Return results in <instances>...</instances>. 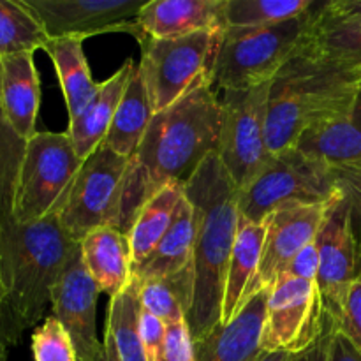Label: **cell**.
Segmentation results:
<instances>
[{
    "mask_svg": "<svg viewBox=\"0 0 361 361\" xmlns=\"http://www.w3.org/2000/svg\"><path fill=\"white\" fill-rule=\"evenodd\" d=\"M30 348L34 361H78L69 331L53 314L35 328Z\"/></svg>",
    "mask_w": 361,
    "mask_h": 361,
    "instance_id": "obj_33",
    "label": "cell"
},
{
    "mask_svg": "<svg viewBox=\"0 0 361 361\" xmlns=\"http://www.w3.org/2000/svg\"><path fill=\"white\" fill-rule=\"evenodd\" d=\"M270 288H263L229 323H219L194 341V361H257L263 355L261 337L267 321Z\"/></svg>",
    "mask_w": 361,
    "mask_h": 361,
    "instance_id": "obj_16",
    "label": "cell"
},
{
    "mask_svg": "<svg viewBox=\"0 0 361 361\" xmlns=\"http://www.w3.org/2000/svg\"><path fill=\"white\" fill-rule=\"evenodd\" d=\"M4 296H6V291H4V286L0 282V312H2V303H4ZM0 361H4V349H2V334H0Z\"/></svg>",
    "mask_w": 361,
    "mask_h": 361,
    "instance_id": "obj_44",
    "label": "cell"
},
{
    "mask_svg": "<svg viewBox=\"0 0 361 361\" xmlns=\"http://www.w3.org/2000/svg\"><path fill=\"white\" fill-rule=\"evenodd\" d=\"M95 361H120L116 356V349L113 345V341L109 338V335L104 334V341H102V349L99 351Z\"/></svg>",
    "mask_w": 361,
    "mask_h": 361,
    "instance_id": "obj_42",
    "label": "cell"
},
{
    "mask_svg": "<svg viewBox=\"0 0 361 361\" xmlns=\"http://www.w3.org/2000/svg\"><path fill=\"white\" fill-rule=\"evenodd\" d=\"M134 66L136 63L133 60H127L111 78L99 83L97 94L85 106L83 111L74 118H69L66 133L73 140L76 154L83 161H87L104 143Z\"/></svg>",
    "mask_w": 361,
    "mask_h": 361,
    "instance_id": "obj_21",
    "label": "cell"
},
{
    "mask_svg": "<svg viewBox=\"0 0 361 361\" xmlns=\"http://www.w3.org/2000/svg\"><path fill=\"white\" fill-rule=\"evenodd\" d=\"M194 212V300L187 324L192 341L214 330L222 317L226 277L235 245L240 214V189L222 166L217 152L208 155L185 183Z\"/></svg>",
    "mask_w": 361,
    "mask_h": 361,
    "instance_id": "obj_2",
    "label": "cell"
},
{
    "mask_svg": "<svg viewBox=\"0 0 361 361\" xmlns=\"http://www.w3.org/2000/svg\"><path fill=\"white\" fill-rule=\"evenodd\" d=\"M319 271V252H317L316 240L309 245L303 247L282 270L281 277H295L302 281H314L317 279Z\"/></svg>",
    "mask_w": 361,
    "mask_h": 361,
    "instance_id": "obj_38",
    "label": "cell"
},
{
    "mask_svg": "<svg viewBox=\"0 0 361 361\" xmlns=\"http://www.w3.org/2000/svg\"><path fill=\"white\" fill-rule=\"evenodd\" d=\"M155 361H194V341L185 319L166 326L164 344Z\"/></svg>",
    "mask_w": 361,
    "mask_h": 361,
    "instance_id": "obj_36",
    "label": "cell"
},
{
    "mask_svg": "<svg viewBox=\"0 0 361 361\" xmlns=\"http://www.w3.org/2000/svg\"><path fill=\"white\" fill-rule=\"evenodd\" d=\"M228 0H147L137 14L145 35L183 37L197 32H224Z\"/></svg>",
    "mask_w": 361,
    "mask_h": 361,
    "instance_id": "obj_17",
    "label": "cell"
},
{
    "mask_svg": "<svg viewBox=\"0 0 361 361\" xmlns=\"http://www.w3.org/2000/svg\"><path fill=\"white\" fill-rule=\"evenodd\" d=\"M76 247L59 214L30 224H18L13 217L0 222V282L6 291L0 334L6 344H18L25 331L41 323Z\"/></svg>",
    "mask_w": 361,
    "mask_h": 361,
    "instance_id": "obj_3",
    "label": "cell"
},
{
    "mask_svg": "<svg viewBox=\"0 0 361 361\" xmlns=\"http://www.w3.org/2000/svg\"><path fill=\"white\" fill-rule=\"evenodd\" d=\"M194 264L183 268L175 275L155 279L148 282H137L140 303L145 310L168 324L176 321H187L194 300Z\"/></svg>",
    "mask_w": 361,
    "mask_h": 361,
    "instance_id": "obj_28",
    "label": "cell"
},
{
    "mask_svg": "<svg viewBox=\"0 0 361 361\" xmlns=\"http://www.w3.org/2000/svg\"><path fill=\"white\" fill-rule=\"evenodd\" d=\"M264 224L240 219L238 233L229 257L228 277H226L224 302H222L221 323H229L249 300L261 291L259 267L263 254Z\"/></svg>",
    "mask_w": 361,
    "mask_h": 361,
    "instance_id": "obj_19",
    "label": "cell"
},
{
    "mask_svg": "<svg viewBox=\"0 0 361 361\" xmlns=\"http://www.w3.org/2000/svg\"><path fill=\"white\" fill-rule=\"evenodd\" d=\"M152 118H154V109H152L150 95L140 63H136L106 134L104 143L115 154L130 159L140 147Z\"/></svg>",
    "mask_w": 361,
    "mask_h": 361,
    "instance_id": "obj_23",
    "label": "cell"
},
{
    "mask_svg": "<svg viewBox=\"0 0 361 361\" xmlns=\"http://www.w3.org/2000/svg\"><path fill=\"white\" fill-rule=\"evenodd\" d=\"M0 104L18 136L28 141L37 133L35 122L41 106V81L34 53H18L0 59Z\"/></svg>",
    "mask_w": 361,
    "mask_h": 361,
    "instance_id": "obj_18",
    "label": "cell"
},
{
    "mask_svg": "<svg viewBox=\"0 0 361 361\" xmlns=\"http://www.w3.org/2000/svg\"><path fill=\"white\" fill-rule=\"evenodd\" d=\"M99 293L97 284L85 267L78 243L51 293L53 316L69 331L78 361H95L102 349V342L97 341L95 334Z\"/></svg>",
    "mask_w": 361,
    "mask_h": 361,
    "instance_id": "obj_14",
    "label": "cell"
},
{
    "mask_svg": "<svg viewBox=\"0 0 361 361\" xmlns=\"http://www.w3.org/2000/svg\"><path fill=\"white\" fill-rule=\"evenodd\" d=\"M330 321L316 282L279 277L268 296L261 349L298 355L317 342Z\"/></svg>",
    "mask_w": 361,
    "mask_h": 361,
    "instance_id": "obj_11",
    "label": "cell"
},
{
    "mask_svg": "<svg viewBox=\"0 0 361 361\" xmlns=\"http://www.w3.org/2000/svg\"><path fill=\"white\" fill-rule=\"evenodd\" d=\"M222 102L212 85L196 88L155 113L129 161L120 204V231L127 235L137 212L173 182L185 185L208 155L219 150Z\"/></svg>",
    "mask_w": 361,
    "mask_h": 361,
    "instance_id": "obj_1",
    "label": "cell"
},
{
    "mask_svg": "<svg viewBox=\"0 0 361 361\" xmlns=\"http://www.w3.org/2000/svg\"><path fill=\"white\" fill-rule=\"evenodd\" d=\"M335 323L330 321L324 330V334L317 338V342H314L309 349L295 355L293 361H330V348H331V338L335 334Z\"/></svg>",
    "mask_w": 361,
    "mask_h": 361,
    "instance_id": "obj_40",
    "label": "cell"
},
{
    "mask_svg": "<svg viewBox=\"0 0 361 361\" xmlns=\"http://www.w3.org/2000/svg\"><path fill=\"white\" fill-rule=\"evenodd\" d=\"M355 226L351 210L341 194H337L316 236L319 252L316 284L324 312L330 316L335 326L341 317L345 295L361 271V247Z\"/></svg>",
    "mask_w": 361,
    "mask_h": 361,
    "instance_id": "obj_12",
    "label": "cell"
},
{
    "mask_svg": "<svg viewBox=\"0 0 361 361\" xmlns=\"http://www.w3.org/2000/svg\"><path fill=\"white\" fill-rule=\"evenodd\" d=\"M194 212L187 197L180 201L171 226L150 256L133 270V281L148 282L182 271L194 256Z\"/></svg>",
    "mask_w": 361,
    "mask_h": 361,
    "instance_id": "obj_22",
    "label": "cell"
},
{
    "mask_svg": "<svg viewBox=\"0 0 361 361\" xmlns=\"http://www.w3.org/2000/svg\"><path fill=\"white\" fill-rule=\"evenodd\" d=\"M27 141L18 136L0 104V222L11 217L14 189L23 162Z\"/></svg>",
    "mask_w": 361,
    "mask_h": 361,
    "instance_id": "obj_32",
    "label": "cell"
},
{
    "mask_svg": "<svg viewBox=\"0 0 361 361\" xmlns=\"http://www.w3.org/2000/svg\"><path fill=\"white\" fill-rule=\"evenodd\" d=\"M140 335L148 361H155L164 344L166 324L143 307L140 309Z\"/></svg>",
    "mask_w": 361,
    "mask_h": 361,
    "instance_id": "obj_37",
    "label": "cell"
},
{
    "mask_svg": "<svg viewBox=\"0 0 361 361\" xmlns=\"http://www.w3.org/2000/svg\"><path fill=\"white\" fill-rule=\"evenodd\" d=\"M44 51L48 53L55 66L69 118H74L83 111L85 106L99 90V83H95L92 78L90 67L85 56L83 39H49L44 46Z\"/></svg>",
    "mask_w": 361,
    "mask_h": 361,
    "instance_id": "obj_25",
    "label": "cell"
},
{
    "mask_svg": "<svg viewBox=\"0 0 361 361\" xmlns=\"http://www.w3.org/2000/svg\"><path fill=\"white\" fill-rule=\"evenodd\" d=\"M49 39L127 32L140 42L145 37L137 14L147 0H25Z\"/></svg>",
    "mask_w": 361,
    "mask_h": 361,
    "instance_id": "obj_13",
    "label": "cell"
},
{
    "mask_svg": "<svg viewBox=\"0 0 361 361\" xmlns=\"http://www.w3.org/2000/svg\"><path fill=\"white\" fill-rule=\"evenodd\" d=\"M222 32H197L183 37L140 41V69L155 113L169 108L204 85H215V63Z\"/></svg>",
    "mask_w": 361,
    "mask_h": 361,
    "instance_id": "obj_7",
    "label": "cell"
},
{
    "mask_svg": "<svg viewBox=\"0 0 361 361\" xmlns=\"http://www.w3.org/2000/svg\"><path fill=\"white\" fill-rule=\"evenodd\" d=\"M298 150L321 159L331 168L361 159V90L353 108L341 118L309 130Z\"/></svg>",
    "mask_w": 361,
    "mask_h": 361,
    "instance_id": "obj_24",
    "label": "cell"
},
{
    "mask_svg": "<svg viewBox=\"0 0 361 361\" xmlns=\"http://www.w3.org/2000/svg\"><path fill=\"white\" fill-rule=\"evenodd\" d=\"M335 187L351 210L355 224L361 226V159L334 168Z\"/></svg>",
    "mask_w": 361,
    "mask_h": 361,
    "instance_id": "obj_34",
    "label": "cell"
},
{
    "mask_svg": "<svg viewBox=\"0 0 361 361\" xmlns=\"http://www.w3.org/2000/svg\"><path fill=\"white\" fill-rule=\"evenodd\" d=\"M83 162L67 133H35L27 141L11 217L30 224L60 214Z\"/></svg>",
    "mask_w": 361,
    "mask_h": 361,
    "instance_id": "obj_6",
    "label": "cell"
},
{
    "mask_svg": "<svg viewBox=\"0 0 361 361\" xmlns=\"http://www.w3.org/2000/svg\"><path fill=\"white\" fill-rule=\"evenodd\" d=\"M321 20H353L361 18V0H331L319 7Z\"/></svg>",
    "mask_w": 361,
    "mask_h": 361,
    "instance_id": "obj_39",
    "label": "cell"
},
{
    "mask_svg": "<svg viewBox=\"0 0 361 361\" xmlns=\"http://www.w3.org/2000/svg\"><path fill=\"white\" fill-rule=\"evenodd\" d=\"M335 328L361 353V271L345 295L341 317Z\"/></svg>",
    "mask_w": 361,
    "mask_h": 361,
    "instance_id": "obj_35",
    "label": "cell"
},
{
    "mask_svg": "<svg viewBox=\"0 0 361 361\" xmlns=\"http://www.w3.org/2000/svg\"><path fill=\"white\" fill-rule=\"evenodd\" d=\"M129 161L102 143L83 162L66 207L59 214L60 224L76 243L104 226L120 229V204Z\"/></svg>",
    "mask_w": 361,
    "mask_h": 361,
    "instance_id": "obj_9",
    "label": "cell"
},
{
    "mask_svg": "<svg viewBox=\"0 0 361 361\" xmlns=\"http://www.w3.org/2000/svg\"><path fill=\"white\" fill-rule=\"evenodd\" d=\"M330 361H361V353L344 335L335 330L334 338H331Z\"/></svg>",
    "mask_w": 361,
    "mask_h": 361,
    "instance_id": "obj_41",
    "label": "cell"
},
{
    "mask_svg": "<svg viewBox=\"0 0 361 361\" xmlns=\"http://www.w3.org/2000/svg\"><path fill=\"white\" fill-rule=\"evenodd\" d=\"M295 355L291 353H286V351H275V353H263L261 358L257 361H293Z\"/></svg>",
    "mask_w": 361,
    "mask_h": 361,
    "instance_id": "obj_43",
    "label": "cell"
},
{
    "mask_svg": "<svg viewBox=\"0 0 361 361\" xmlns=\"http://www.w3.org/2000/svg\"><path fill=\"white\" fill-rule=\"evenodd\" d=\"M314 6V0H228L226 28L274 27L302 16Z\"/></svg>",
    "mask_w": 361,
    "mask_h": 361,
    "instance_id": "obj_31",
    "label": "cell"
},
{
    "mask_svg": "<svg viewBox=\"0 0 361 361\" xmlns=\"http://www.w3.org/2000/svg\"><path fill=\"white\" fill-rule=\"evenodd\" d=\"M316 7V6H314ZM314 7L295 20L267 28H226L219 46L214 83L222 90L270 85L303 49Z\"/></svg>",
    "mask_w": 361,
    "mask_h": 361,
    "instance_id": "obj_5",
    "label": "cell"
},
{
    "mask_svg": "<svg viewBox=\"0 0 361 361\" xmlns=\"http://www.w3.org/2000/svg\"><path fill=\"white\" fill-rule=\"evenodd\" d=\"M270 85L250 90H226L221 101L222 126L217 155L240 190L259 175L271 157L267 147Z\"/></svg>",
    "mask_w": 361,
    "mask_h": 361,
    "instance_id": "obj_10",
    "label": "cell"
},
{
    "mask_svg": "<svg viewBox=\"0 0 361 361\" xmlns=\"http://www.w3.org/2000/svg\"><path fill=\"white\" fill-rule=\"evenodd\" d=\"M49 41L25 0H0V59L44 49Z\"/></svg>",
    "mask_w": 361,
    "mask_h": 361,
    "instance_id": "obj_30",
    "label": "cell"
},
{
    "mask_svg": "<svg viewBox=\"0 0 361 361\" xmlns=\"http://www.w3.org/2000/svg\"><path fill=\"white\" fill-rule=\"evenodd\" d=\"M361 90V69L300 53L270 85L267 147L271 155L298 147L309 130L344 116Z\"/></svg>",
    "mask_w": 361,
    "mask_h": 361,
    "instance_id": "obj_4",
    "label": "cell"
},
{
    "mask_svg": "<svg viewBox=\"0 0 361 361\" xmlns=\"http://www.w3.org/2000/svg\"><path fill=\"white\" fill-rule=\"evenodd\" d=\"M331 201L316 204H288L277 208L264 219L263 224L267 233L259 267L261 289L271 288L281 277L286 264L303 247L316 240Z\"/></svg>",
    "mask_w": 361,
    "mask_h": 361,
    "instance_id": "obj_15",
    "label": "cell"
},
{
    "mask_svg": "<svg viewBox=\"0 0 361 361\" xmlns=\"http://www.w3.org/2000/svg\"><path fill=\"white\" fill-rule=\"evenodd\" d=\"M140 309L136 281L109 300L104 334L113 341L120 361H148L140 335Z\"/></svg>",
    "mask_w": 361,
    "mask_h": 361,
    "instance_id": "obj_29",
    "label": "cell"
},
{
    "mask_svg": "<svg viewBox=\"0 0 361 361\" xmlns=\"http://www.w3.org/2000/svg\"><path fill=\"white\" fill-rule=\"evenodd\" d=\"M81 257L97 284L99 291L109 295V300L118 296L133 282V259H130L129 238L113 226H104L80 242Z\"/></svg>",
    "mask_w": 361,
    "mask_h": 361,
    "instance_id": "obj_20",
    "label": "cell"
},
{
    "mask_svg": "<svg viewBox=\"0 0 361 361\" xmlns=\"http://www.w3.org/2000/svg\"><path fill=\"white\" fill-rule=\"evenodd\" d=\"M337 194L334 168L291 148L271 155L259 175L240 190V214L261 224L281 207L326 203Z\"/></svg>",
    "mask_w": 361,
    "mask_h": 361,
    "instance_id": "obj_8",
    "label": "cell"
},
{
    "mask_svg": "<svg viewBox=\"0 0 361 361\" xmlns=\"http://www.w3.org/2000/svg\"><path fill=\"white\" fill-rule=\"evenodd\" d=\"M183 197H185V185L173 182L150 197L137 212L136 219L127 231L133 270L150 256L152 250L166 235Z\"/></svg>",
    "mask_w": 361,
    "mask_h": 361,
    "instance_id": "obj_26",
    "label": "cell"
},
{
    "mask_svg": "<svg viewBox=\"0 0 361 361\" xmlns=\"http://www.w3.org/2000/svg\"><path fill=\"white\" fill-rule=\"evenodd\" d=\"M302 53L317 60L361 69V18L321 20L316 11Z\"/></svg>",
    "mask_w": 361,
    "mask_h": 361,
    "instance_id": "obj_27",
    "label": "cell"
}]
</instances>
